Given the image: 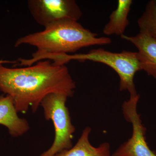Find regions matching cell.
Instances as JSON below:
<instances>
[{
    "mask_svg": "<svg viewBox=\"0 0 156 156\" xmlns=\"http://www.w3.org/2000/svg\"><path fill=\"white\" fill-rule=\"evenodd\" d=\"M76 83L65 65L42 60L30 66L8 68L0 64V91L11 96L17 112H35L45 97L60 94L72 97Z\"/></svg>",
    "mask_w": 156,
    "mask_h": 156,
    "instance_id": "cell-1",
    "label": "cell"
},
{
    "mask_svg": "<svg viewBox=\"0 0 156 156\" xmlns=\"http://www.w3.org/2000/svg\"><path fill=\"white\" fill-rule=\"evenodd\" d=\"M111 43L109 38L98 37L97 34L85 28L78 21L66 20L50 26L41 31L20 37L16 41L14 47L33 46L37 49L33 53L36 55L68 54L90 46Z\"/></svg>",
    "mask_w": 156,
    "mask_h": 156,
    "instance_id": "cell-2",
    "label": "cell"
},
{
    "mask_svg": "<svg viewBox=\"0 0 156 156\" xmlns=\"http://www.w3.org/2000/svg\"><path fill=\"white\" fill-rule=\"evenodd\" d=\"M48 58L57 65H65L71 60H89L106 65L119 76L120 91L127 90L130 96L137 95L134 78L136 73L142 70L137 52L124 50L121 53H113L99 48L93 49L87 53L51 54Z\"/></svg>",
    "mask_w": 156,
    "mask_h": 156,
    "instance_id": "cell-3",
    "label": "cell"
},
{
    "mask_svg": "<svg viewBox=\"0 0 156 156\" xmlns=\"http://www.w3.org/2000/svg\"><path fill=\"white\" fill-rule=\"evenodd\" d=\"M67 96L51 94L44 98L41 105L46 120H51L55 129V138L51 147L40 156H54L62 151L73 147V135L75 128L72 123L66 106Z\"/></svg>",
    "mask_w": 156,
    "mask_h": 156,
    "instance_id": "cell-4",
    "label": "cell"
},
{
    "mask_svg": "<svg viewBox=\"0 0 156 156\" xmlns=\"http://www.w3.org/2000/svg\"><path fill=\"white\" fill-rule=\"evenodd\" d=\"M27 7L35 21L44 28L66 20L78 21L82 16L74 0H29Z\"/></svg>",
    "mask_w": 156,
    "mask_h": 156,
    "instance_id": "cell-5",
    "label": "cell"
},
{
    "mask_svg": "<svg viewBox=\"0 0 156 156\" xmlns=\"http://www.w3.org/2000/svg\"><path fill=\"white\" fill-rule=\"evenodd\" d=\"M139 98V95L130 96V99L123 103V114L126 121L132 125V136L120 146L112 156H156V153L148 145L145 136L146 128L137 112Z\"/></svg>",
    "mask_w": 156,
    "mask_h": 156,
    "instance_id": "cell-6",
    "label": "cell"
},
{
    "mask_svg": "<svg viewBox=\"0 0 156 156\" xmlns=\"http://www.w3.org/2000/svg\"><path fill=\"white\" fill-rule=\"evenodd\" d=\"M121 37L136 47L141 70L156 79V39L140 32L134 36Z\"/></svg>",
    "mask_w": 156,
    "mask_h": 156,
    "instance_id": "cell-7",
    "label": "cell"
},
{
    "mask_svg": "<svg viewBox=\"0 0 156 156\" xmlns=\"http://www.w3.org/2000/svg\"><path fill=\"white\" fill-rule=\"evenodd\" d=\"M17 112L11 96H0V125L7 127L14 137L23 135L30 128L27 120L20 118Z\"/></svg>",
    "mask_w": 156,
    "mask_h": 156,
    "instance_id": "cell-8",
    "label": "cell"
},
{
    "mask_svg": "<svg viewBox=\"0 0 156 156\" xmlns=\"http://www.w3.org/2000/svg\"><path fill=\"white\" fill-rule=\"evenodd\" d=\"M91 132L90 127H86L75 145L70 149L62 151L54 156H111L108 143H103L98 147L92 145L89 140Z\"/></svg>",
    "mask_w": 156,
    "mask_h": 156,
    "instance_id": "cell-9",
    "label": "cell"
},
{
    "mask_svg": "<svg viewBox=\"0 0 156 156\" xmlns=\"http://www.w3.org/2000/svg\"><path fill=\"white\" fill-rule=\"evenodd\" d=\"M131 0H119L116 9L110 15L109 20L104 27V34L106 35L124 34L126 27L129 24L128 19L131 5Z\"/></svg>",
    "mask_w": 156,
    "mask_h": 156,
    "instance_id": "cell-10",
    "label": "cell"
},
{
    "mask_svg": "<svg viewBox=\"0 0 156 156\" xmlns=\"http://www.w3.org/2000/svg\"><path fill=\"white\" fill-rule=\"evenodd\" d=\"M140 32L156 39V0H151L137 20Z\"/></svg>",
    "mask_w": 156,
    "mask_h": 156,
    "instance_id": "cell-11",
    "label": "cell"
},
{
    "mask_svg": "<svg viewBox=\"0 0 156 156\" xmlns=\"http://www.w3.org/2000/svg\"><path fill=\"white\" fill-rule=\"evenodd\" d=\"M17 62V61H8V60H0V64H4V63H14V64H15V63Z\"/></svg>",
    "mask_w": 156,
    "mask_h": 156,
    "instance_id": "cell-12",
    "label": "cell"
}]
</instances>
